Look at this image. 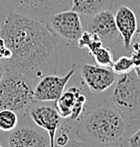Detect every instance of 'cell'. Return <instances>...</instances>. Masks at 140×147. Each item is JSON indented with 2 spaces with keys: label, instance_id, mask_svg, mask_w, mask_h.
<instances>
[{
  "label": "cell",
  "instance_id": "1",
  "mask_svg": "<svg viewBox=\"0 0 140 147\" xmlns=\"http://www.w3.org/2000/svg\"><path fill=\"white\" fill-rule=\"evenodd\" d=\"M0 36L12 54L3 61L6 71L23 74L34 86L42 77L58 72L57 42L45 23L10 11L0 23Z\"/></svg>",
  "mask_w": 140,
  "mask_h": 147
},
{
  "label": "cell",
  "instance_id": "2",
  "mask_svg": "<svg viewBox=\"0 0 140 147\" xmlns=\"http://www.w3.org/2000/svg\"><path fill=\"white\" fill-rule=\"evenodd\" d=\"M128 118L109 98L85 105L76 121V135L92 147H119L127 135Z\"/></svg>",
  "mask_w": 140,
  "mask_h": 147
},
{
  "label": "cell",
  "instance_id": "3",
  "mask_svg": "<svg viewBox=\"0 0 140 147\" xmlns=\"http://www.w3.org/2000/svg\"><path fill=\"white\" fill-rule=\"evenodd\" d=\"M34 85L26 76L6 71L0 81V110L10 109L26 117L33 99Z\"/></svg>",
  "mask_w": 140,
  "mask_h": 147
},
{
  "label": "cell",
  "instance_id": "4",
  "mask_svg": "<svg viewBox=\"0 0 140 147\" xmlns=\"http://www.w3.org/2000/svg\"><path fill=\"white\" fill-rule=\"evenodd\" d=\"M108 98L129 120L138 117L140 115V77L134 70L118 75L113 92Z\"/></svg>",
  "mask_w": 140,
  "mask_h": 147
},
{
  "label": "cell",
  "instance_id": "5",
  "mask_svg": "<svg viewBox=\"0 0 140 147\" xmlns=\"http://www.w3.org/2000/svg\"><path fill=\"white\" fill-rule=\"evenodd\" d=\"M10 11L46 23L53 15L70 10L71 0H2Z\"/></svg>",
  "mask_w": 140,
  "mask_h": 147
},
{
  "label": "cell",
  "instance_id": "6",
  "mask_svg": "<svg viewBox=\"0 0 140 147\" xmlns=\"http://www.w3.org/2000/svg\"><path fill=\"white\" fill-rule=\"evenodd\" d=\"M83 28L85 31L96 34L102 40L103 46L112 49H118L122 45L121 37L119 35L114 21V14L110 10L96 13L90 16H83Z\"/></svg>",
  "mask_w": 140,
  "mask_h": 147
},
{
  "label": "cell",
  "instance_id": "7",
  "mask_svg": "<svg viewBox=\"0 0 140 147\" xmlns=\"http://www.w3.org/2000/svg\"><path fill=\"white\" fill-rule=\"evenodd\" d=\"M46 26L54 36H59L69 43H77L83 32L81 15L73 10H65L53 15Z\"/></svg>",
  "mask_w": 140,
  "mask_h": 147
},
{
  "label": "cell",
  "instance_id": "8",
  "mask_svg": "<svg viewBox=\"0 0 140 147\" xmlns=\"http://www.w3.org/2000/svg\"><path fill=\"white\" fill-rule=\"evenodd\" d=\"M76 67L77 64L75 63L71 70L64 76L50 74L41 78L34 86V101L50 102L57 100L62 96L64 90H66V86L76 73Z\"/></svg>",
  "mask_w": 140,
  "mask_h": 147
},
{
  "label": "cell",
  "instance_id": "9",
  "mask_svg": "<svg viewBox=\"0 0 140 147\" xmlns=\"http://www.w3.org/2000/svg\"><path fill=\"white\" fill-rule=\"evenodd\" d=\"M7 147H50L49 135L37 125L18 124L7 132Z\"/></svg>",
  "mask_w": 140,
  "mask_h": 147
},
{
  "label": "cell",
  "instance_id": "10",
  "mask_svg": "<svg viewBox=\"0 0 140 147\" xmlns=\"http://www.w3.org/2000/svg\"><path fill=\"white\" fill-rule=\"evenodd\" d=\"M83 84L94 94H100L114 85L118 75L111 68L98 65L83 64L81 67Z\"/></svg>",
  "mask_w": 140,
  "mask_h": 147
},
{
  "label": "cell",
  "instance_id": "11",
  "mask_svg": "<svg viewBox=\"0 0 140 147\" xmlns=\"http://www.w3.org/2000/svg\"><path fill=\"white\" fill-rule=\"evenodd\" d=\"M27 115L31 117L34 124L41 127L48 133L50 139V147H55L54 144L55 135L61 121V117L56 107L50 105H45L44 102L33 101L28 109Z\"/></svg>",
  "mask_w": 140,
  "mask_h": 147
},
{
  "label": "cell",
  "instance_id": "12",
  "mask_svg": "<svg viewBox=\"0 0 140 147\" xmlns=\"http://www.w3.org/2000/svg\"><path fill=\"white\" fill-rule=\"evenodd\" d=\"M114 21L119 35L121 37L124 49L128 50L133 37L137 32V16L131 8L120 6L114 14Z\"/></svg>",
  "mask_w": 140,
  "mask_h": 147
},
{
  "label": "cell",
  "instance_id": "13",
  "mask_svg": "<svg viewBox=\"0 0 140 147\" xmlns=\"http://www.w3.org/2000/svg\"><path fill=\"white\" fill-rule=\"evenodd\" d=\"M83 94H85L83 90L77 86H71L68 90H64L62 96L55 101V107L62 119L70 118L73 107H75L77 101Z\"/></svg>",
  "mask_w": 140,
  "mask_h": 147
},
{
  "label": "cell",
  "instance_id": "14",
  "mask_svg": "<svg viewBox=\"0 0 140 147\" xmlns=\"http://www.w3.org/2000/svg\"><path fill=\"white\" fill-rule=\"evenodd\" d=\"M71 10L81 16H90L96 13L110 10L113 0H71Z\"/></svg>",
  "mask_w": 140,
  "mask_h": 147
},
{
  "label": "cell",
  "instance_id": "15",
  "mask_svg": "<svg viewBox=\"0 0 140 147\" xmlns=\"http://www.w3.org/2000/svg\"><path fill=\"white\" fill-rule=\"evenodd\" d=\"M19 123V115L10 109L0 110V130L9 132L13 130Z\"/></svg>",
  "mask_w": 140,
  "mask_h": 147
},
{
  "label": "cell",
  "instance_id": "16",
  "mask_svg": "<svg viewBox=\"0 0 140 147\" xmlns=\"http://www.w3.org/2000/svg\"><path fill=\"white\" fill-rule=\"evenodd\" d=\"M90 55L94 57L96 65L102 67H106V68H111L113 64V53L109 48L105 46H102L100 48L94 50Z\"/></svg>",
  "mask_w": 140,
  "mask_h": 147
},
{
  "label": "cell",
  "instance_id": "17",
  "mask_svg": "<svg viewBox=\"0 0 140 147\" xmlns=\"http://www.w3.org/2000/svg\"><path fill=\"white\" fill-rule=\"evenodd\" d=\"M133 62L130 57L127 56H121L116 61H113L111 69L116 75H123V74L129 73L133 70Z\"/></svg>",
  "mask_w": 140,
  "mask_h": 147
},
{
  "label": "cell",
  "instance_id": "18",
  "mask_svg": "<svg viewBox=\"0 0 140 147\" xmlns=\"http://www.w3.org/2000/svg\"><path fill=\"white\" fill-rule=\"evenodd\" d=\"M119 147H140V128L133 134L124 137Z\"/></svg>",
  "mask_w": 140,
  "mask_h": 147
},
{
  "label": "cell",
  "instance_id": "19",
  "mask_svg": "<svg viewBox=\"0 0 140 147\" xmlns=\"http://www.w3.org/2000/svg\"><path fill=\"white\" fill-rule=\"evenodd\" d=\"M131 60L133 62V70L136 73L137 76L140 77V42L137 41L134 45H133L132 53H131Z\"/></svg>",
  "mask_w": 140,
  "mask_h": 147
},
{
  "label": "cell",
  "instance_id": "20",
  "mask_svg": "<svg viewBox=\"0 0 140 147\" xmlns=\"http://www.w3.org/2000/svg\"><path fill=\"white\" fill-rule=\"evenodd\" d=\"M62 147H92V146H90V144H88L85 141L81 140V138L77 137L76 135V132H75L74 134L71 136L68 143L65 144V145Z\"/></svg>",
  "mask_w": 140,
  "mask_h": 147
},
{
  "label": "cell",
  "instance_id": "21",
  "mask_svg": "<svg viewBox=\"0 0 140 147\" xmlns=\"http://www.w3.org/2000/svg\"><path fill=\"white\" fill-rule=\"evenodd\" d=\"M6 49H7V47H6V45H5V41H4V39L0 36V59L1 60L3 59L4 52H5Z\"/></svg>",
  "mask_w": 140,
  "mask_h": 147
},
{
  "label": "cell",
  "instance_id": "22",
  "mask_svg": "<svg viewBox=\"0 0 140 147\" xmlns=\"http://www.w3.org/2000/svg\"><path fill=\"white\" fill-rule=\"evenodd\" d=\"M5 72H6V68H5V65H4V62L3 60L0 59V81L2 80Z\"/></svg>",
  "mask_w": 140,
  "mask_h": 147
},
{
  "label": "cell",
  "instance_id": "23",
  "mask_svg": "<svg viewBox=\"0 0 140 147\" xmlns=\"http://www.w3.org/2000/svg\"><path fill=\"white\" fill-rule=\"evenodd\" d=\"M137 36H138V41L140 42V5H139V13L137 17Z\"/></svg>",
  "mask_w": 140,
  "mask_h": 147
},
{
  "label": "cell",
  "instance_id": "24",
  "mask_svg": "<svg viewBox=\"0 0 140 147\" xmlns=\"http://www.w3.org/2000/svg\"><path fill=\"white\" fill-rule=\"evenodd\" d=\"M0 147H3V146H2V145H1V144H0Z\"/></svg>",
  "mask_w": 140,
  "mask_h": 147
}]
</instances>
